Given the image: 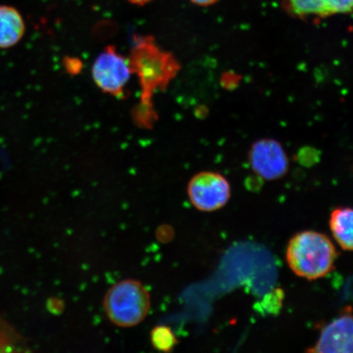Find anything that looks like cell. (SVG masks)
<instances>
[{
    "label": "cell",
    "instance_id": "6da1fadb",
    "mask_svg": "<svg viewBox=\"0 0 353 353\" xmlns=\"http://www.w3.org/2000/svg\"><path fill=\"white\" fill-rule=\"evenodd\" d=\"M337 255L332 241L325 234L305 231L291 238L286 260L297 276L316 280L333 271Z\"/></svg>",
    "mask_w": 353,
    "mask_h": 353
},
{
    "label": "cell",
    "instance_id": "7a4b0ae2",
    "mask_svg": "<svg viewBox=\"0 0 353 353\" xmlns=\"http://www.w3.org/2000/svg\"><path fill=\"white\" fill-rule=\"evenodd\" d=\"M130 61L132 72L138 74L143 86V103L150 108L153 92L168 85L178 72L179 65L169 52L158 48L152 37L136 39Z\"/></svg>",
    "mask_w": 353,
    "mask_h": 353
},
{
    "label": "cell",
    "instance_id": "3957f363",
    "mask_svg": "<svg viewBox=\"0 0 353 353\" xmlns=\"http://www.w3.org/2000/svg\"><path fill=\"white\" fill-rule=\"evenodd\" d=\"M103 307L114 325L123 328L134 327L148 316L151 309V296L140 281L123 280L108 290Z\"/></svg>",
    "mask_w": 353,
    "mask_h": 353
},
{
    "label": "cell",
    "instance_id": "277c9868",
    "mask_svg": "<svg viewBox=\"0 0 353 353\" xmlns=\"http://www.w3.org/2000/svg\"><path fill=\"white\" fill-rule=\"evenodd\" d=\"M132 73L130 59L118 52L114 46L105 48L97 57L92 68L96 85L105 94L116 97L123 94Z\"/></svg>",
    "mask_w": 353,
    "mask_h": 353
},
{
    "label": "cell",
    "instance_id": "5b68a950",
    "mask_svg": "<svg viewBox=\"0 0 353 353\" xmlns=\"http://www.w3.org/2000/svg\"><path fill=\"white\" fill-rule=\"evenodd\" d=\"M188 193L198 210L212 212L227 204L231 197V186L222 174L201 172L190 181Z\"/></svg>",
    "mask_w": 353,
    "mask_h": 353
},
{
    "label": "cell",
    "instance_id": "8992f818",
    "mask_svg": "<svg viewBox=\"0 0 353 353\" xmlns=\"http://www.w3.org/2000/svg\"><path fill=\"white\" fill-rule=\"evenodd\" d=\"M249 161L255 173L266 180L281 179L289 169V160L283 147L270 139L259 140L252 145Z\"/></svg>",
    "mask_w": 353,
    "mask_h": 353
},
{
    "label": "cell",
    "instance_id": "52a82bcc",
    "mask_svg": "<svg viewBox=\"0 0 353 353\" xmlns=\"http://www.w3.org/2000/svg\"><path fill=\"white\" fill-rule=\"evenodd\" d=\"M353 321L351 311L331 322L322 330L316 345L308 350L315 353H352Z\"/></svg>",
    "mask_w": 353,
    "mask_h": 353
},
{
    "label": "cell",
    "instance_id": "ba28073f",
    "mask_svg": "<svg viewBox=\"0 0 353 353\" xmlns=\"http://www.w3.org/2000/svg\"><path fill=\"white\" fill-rule=\"evenodd\" d=\"M353 0H285L288 10L298 17H328L351 12Z\"/></svg>",
    "mask_w": 353,
    "mask_h": 353
},
{
    "label": "cell",
    "instance_id": "9c48e42d",
    "mask_svg": "<svg viewBox=\"0 0 353 353\" xmlns=\"http://www.w3.org/2000/svg\"><path fill=\"white\" fill-rule=\"evenodd\" d=\"M26 32L23 17L16 8L0 6V50L17 46Z\"/></svg>",
    "mask_w": 353,
    "mask_h": 353
},
{
    "label": "cell",
    "instance_id": "30bf717a",
    "mask_svg": "<svg viewBox=\"0 0 353 353\" xmlns=\"http://www.w3.org/2000/svg\"><path fill=\"white\" fill-rule=\"evenodd\" d=\"M352 219L351 208L335 209L330 215V230L335 241L344 250H352Z\"/></svg>",
    "mask_w": 353,
    "mask_h": 353
},
{
    "label": "cell",
    "instance_id": "8fae6325",
    "mask_svg": "<svg viewBox=\"0 0 353 353\" xmlns=\"http://www.w3.org/2000/svg\"><path fill=\"white\" fill-rule=\"evenodd\" d=\"M151 343L158 351L170 352L178 344L173 330L166 325H157L151 331Z\"/></svg>",
    "mask_w": 353,
    "mask_h": 353
},
{
    "label": "cell",
    "instance_id": "7c38bea8",
    "mask_svg": "<svg viewBox=\"0 0 353 353\" xmlns=\"http://www.w3.org/2000/svg\"><path fill=\"white\" fill-rule=\"evenodd\" d=\"M280 290H275L272 293L269 294L268 296L266 299L264 300V303H266V308L268 312H277L280 310L282 304V300L283 299H279L275 300V302H273V300L277 296L278 293H279Z\"/></svg>",
    "mask_w": 353,
    "mask_h": 353
},
{
    "label": "cell",
    "instance_id": "4fadbf2b",
    "mask_svg": "<svg viewBox=\"0 0 353 353\" xmlns=\"http://www.w3.org/2000/svg\"><path fill=\"white\" fill-rule=\"evenodd\" d=\"M190 1L198 6L207 7L213 6V4L217 3L219 0H190Z\"/></svg>",
    "mask_w": 353,
    "mask_h": 353
},
{
    "label": "cell",
    "instance_id": "5bb4252c",
    "mask_svg": "<svg viewBox=\"0 0 353 353\" xmlns=\"http://www.w3.org/2000/svg\"><path fill=\"white\" fill-rule=\"evenodd\" d=\"M127 1H129L132 4H135V6H145V4L152 2V0H127Z\"/></svg>",
    "mask_w": 353,
    "mask_h": 353
}]
</instances>
